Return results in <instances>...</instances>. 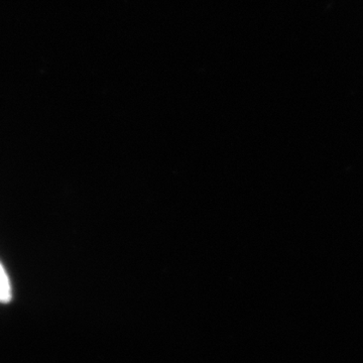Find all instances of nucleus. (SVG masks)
Here are the masks:
<instances>
[{"mask_svg":"<svg viewBox=\"0 0 363 363\" xmlns=\"http://www.w3.org/2000/svg\"><path fill=\"white\" fill-rule=\"evenodd\" d=\"M13 298L11 281L9 274L0 262V304H7Z\"/></svg>","mask_w":363,"mask_h":363,"instance_id":"obj_1","label":"nucleus"}]
</instances>
